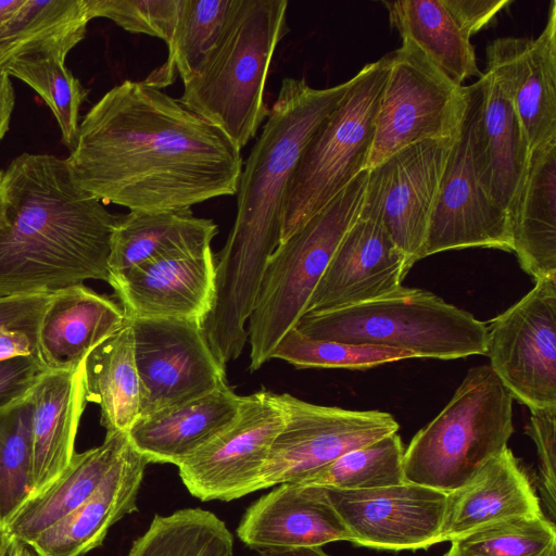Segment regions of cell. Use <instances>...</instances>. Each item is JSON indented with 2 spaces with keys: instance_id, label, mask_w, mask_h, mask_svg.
I'll use <instances>...</instances> for the list:
<instances>
[{
  "instance_id": "cell-1",
  "label": "cell",
  "mask_w": 556,
  "mask_h": 556,
  "mask_svg": "<svg viewBox=\"0 0 556 556\" xmlns=\"http://www.w3.org/2000/svg\"><path fill=\"white\" fill-rule=\"evenodd\" d=\"M76 182L129 211L190 208L237 193L241 149L147 81L109 90L79 124L65 159Z\"/></svg>"
},
{
  "instance_id": "cell-2",
  "label": "cell",
  "mask_w": 556,
  "mask_h": 556,
  "mask_svg": "<svg viewBox=\"0 0 556 556\" xmlns=\"http://www.w3.org/2000/svg\"><path fill=\"white\" fill-rule=\"evenodd\" d=\"M349 85L350 79L316 89L303 78H285L242 167L235 223L215 255L214 304L202 324L224 364L238 358L248 341L247 323L267 262L280 243L283 200L301 153Z\"/></svg>"
},
{
  "instance_id": "cell-3",
  "label": "cell",
  "mask_w": 556,
  "mask_h": 556,
  "mask_svg": "<svg viewBox=\"0 0 556 556\" xmlns=\"http://www.w3.org/2000/svg\"><path fill=\"white\" fill-rule=\"evenodd\" d=\"M119 216L79 187L65 159L16 156L0 179V296L109 282Z\"/></svg>"
},
{
  "instance_id": "cell-4",
  "label": "cell",
  "mask_w": 556,
  "mask_h": 556,
  "mask_svg": "<svg viewBox=\"0 0 556 556\" xmlns=\"http://www.w3.org/2000/svg\"><path fill=\"white\" fill-rule=\"evenodd\" d=\"M287 0H236L213 49L178 101L242 149L268 115L265 85L288 31Z\"/></svg>"
},
{
  "instance_id": "cell-5",
  "label": "cell",
  "mask_w": 556,
  "mask_h": 556,
  "mask_svg": "<svg viewBox=\"0 0 556 556\" xmlns=\"http://www.w3.org/2000/svg\"><path fill=\"white\" fill-rule=\"evenodd\" d=\"M295 328L311 338L393 348L415 358L486 353L485 323L429 291L403 286L368 302L305 313Z\"/></svg>"
},
{
  "instance_id": "cell-6",
  "label": "cell",
  "mask_w": 556,
  "mask_h": 556,
  "mask_svg": "<svg viewBox=\"0 0 556 556\" xmlns=\"http://www.w3.org/2000/svg\"><path fill=\"white\" fill-rule=\"evenodd\" d=\"M513 399L490 365L471 367L445 407L405 448L404 481L444 493L465 485L507 447Z\"/></svg>"
},
{
  "instance_id": "cell-7",
  "label": "cell",
  "mask_w": 556,
  "mask_h": 556,
  "mask_svg": "<svg viewBox=\"0 0 556 556\" xmlns=\"http://www.w3.org/2000/svg\"><path fill=\"white\" fill-rule=\"evenodd\" d=\"M367 180L368 168L269 257L248 320L251 371L270 359L280 340L306 313L337 248L359 215Z\"/></svg>"
},
{
  "instance_id": "cell-8",
  "label": "cell",
  "mask_w": 556,
  "mask_h": 556,
  "mask_svg": "<svg viewBox=\"0 0 556 556\" xmlns=\"http://www.w3.org/2000/svg\"><path fill=\"white\" fill-rule=\"evenodd\" d=\"M390 55L365 65L305 144L283 200L280 243L367 169Z\"/></svg>"
},
{
  "instance_id": "cell-9",
  "label": "cell",
  "mask_w": 556,
  "mask_h": 556,
  "mask_svg": "<svg viewBox=\"0 0 556 556\" xmlns=\"http://www.w3.org/2000/svg\"><path fill=\"white\" fill-rule=\"evenodd\" d=\"M367 168L414 143L453 137L466 108V86L437 71L415 48L389 53Z\"/></svg>"
},
{
  "instance_id": "cell-10",
  "label": "cell",
  "mask_w": 556,
  "mask_h": 556,
  "mask_svg": "<svg viewBox=\"0 0 556 556\" xmlns=\"http://www.w3.org/2000/svg\"><path fill=\"white\" fill-rule=\"evenodd\" d=\"M279 399L286 421L270 447L256 491L302 483L343 454L400 429L386 412L317 405L289 393Z\"/></svg>"
},
{
  "instance_id": "cell-11",
  "label": "cell",
  "mask_w": 556,
  "mask_h": 556,
  "mask_svg": "<svg viewBox=\"0 0 556 556\" xmlns=\"http://www.w3.org/2000/svg\"><path fill=\"white\" fill-rule=\"evenodd\" d=\"M466 108L441 179L424 257L467 248L513 252L510 217L488 192L477 163V84L466 86Z\"/></svg>"
},
{
  "instance_id": "cell-12",
  "label": "cell",
  "mask_w": 556,
  "mask_h": 556,
  "mask_svg": "<svg viewBox=\"0 0 556 556\" xmlns=\"http://www.w3.org/2000/svg\"><path fill=\"white\" fill-rule=\"evenodd\" d=\"M285 421L279 394L260 390L241 395L233 420L177 466L184 485L203 502H229L255 492Z\"/></svg>"
},
{
  "instance_id": "cell-13",
  "label": "cell",
  "mask_w": 556,
  "mask_h": 556,
  "mask_svg": "<svg viewBox=\"0 0 556 556\" xmlns=\"http://www.w3.org/2000/svg\"><path fill=\"white\" fill-rule=\"evenodd\" d=\"M486 328L489 365L513 397L529 409L556 407V276L536 280Z\"/></svg>"
},
{
  "instance_id": "cell-14",
  "label": "cell",
  "mask_w": 556,
  "mask_h": 556,
  "mask_svg": "<svg viewBox=\"0 0 556 556\" xmlns=\"http://www.w3.org/2000/svg\"><path fill=\"white\" fill-rule=\"evenodd\" d=\"M129 321L142 386L141 417L226 383L225 365L211 349L201 324L169 318Z\"/></svg>"
},
{
  "instance_id": "cell-15",
  "label": "cell",
  "mask_w": 556,
  "mask_h": 556,
  "mask_svg": "<svg viewBox=\"0 0 556 556\" xmlns=\"http://www.w3.org/2000/svg\"><path fill=\"white\" fill-rule=\"evenodd\" d=\"M455 135L414 143L368 168L364 204L379 214L410 267L424 258L430 218Z\"/></svg>"
},
{
  "instance_id": "cell-16",
  "label": "cell",
  "mask_w": 556,
  "mask_h": 556,
  "mask_svg": "<svg viewBox=\"0 0 556 556\" xmlns=\"http://www.w3.org/2000/svg\"><path fill=\"white\" fill-rule=\"evenodd\" d=\"M324 491L355 545L400 552L427 549L442 542L447 493L406 481L367 490Z\"/></svg>"
},
{
  "instance_id": "cell-17",
  "label": "cell",
  "mask_w": 556,
  "mask_h": 556,
  "mask_svg": "<svg viewBox=\"0 0 556 556\" xmlns=\"http://www.w3.org/2000/svg\"><path fill=\"white\" fill-rule=\"evenodd\" d=\"M410 266L379 214L363 202L315 288L306 313L338 309L396 291Z\"/></svg>"
},
{
  "instance_id": "cell-18",
  "label": "cell",
  "mask_w": 556,
  "mask_h": 556,
  "mask_svg": "<svg viewBox=\"0 0 556 556\" xmlns=\"http://www.w3.org/2000/svg\"><path fill=\"white\" fill-rule=\"evenodd\" d=\"M127 319H185L203 324L216 291V257L211 248L156 258L108 282Z\"/></svg>"
},
{
  "instance_id": "cell-19",
  "label": "cell",
  "mask_w": 556,
  "mask_h": 556,
  "mask_svg": "<svg viewBox=\"0 0 556 556\" xmlns=\"http://www.w3.org/2000/svg\"><path fill=\"white\" fill-rule=\"evenodd\" d=\"M488 70L508 93L531 151L556 140V2L536 38L504 37L486 47Z\"/></svg>"
},
{
  "instance_id": "cell-20",
  "label": "cell",
  "mask_w": 556,
  "mask_h": 556,
  "mask_svg": "<svg viewBox=\"0 0 556 556\" xmlns=\"http://www.w3.org/2000/svg\"><path fill=\"white\" fill-rule=\"evenodd\" d=\"M236 532L244 545L256 551L351 542V534L324 488L299 483L278 484L253 502Z\"/></svg>"
},
{
  "instance_id": "cell-21",
  "label": "cell",
  "mask_w": 556,
  "mask_h": 556,
  "mask_svg": "<svg viewBox=\"0 0 556 556\" xmlns=\"http://www.w3.org/2000/svg\"><path fill=\"white\" fill-rule=\"evenodd\" d=\"M148 464L129 441L96 491L28 547L36 556H83L99 547L114 523L138 510Z\"/></svg>"
},
{
  "instance_id": "cell-22",
  "label": "cell",
  "mask_w": 556,
  "mask_h": 556,
  "mask_svg": "<svg viewBox=\"0 0 556 556\" xmlns=\"http://www.w3.org/2000/svg\"><path fill=\"white\" fill-rule=\"evenodd\" d=\"M127 321L121 305L84 283L51 294L42 314L36 357L47 371L76 370Z\"/></svg>"
},
{
  "instance_id": "cell-23",
  "label": "cell",
  "mask_w": 556,
  "mask_h": 556,
  "mask_svg": "<svg viewBox=\"0 0 556 556\" xmlns=\"http://www.w3.org/2000/svg\"><path fill=\"white\" fill-rule=\"evenodd\" d=\"M476 84L473 144L480 176L490 195L510 217L531 150L513 102L497 76L486 68Z\"/></svg>"
},
{
  "instance_id": "cell-24",
  "label": "cell",
  "mask_w": 556,
  "mask_h": 556,
  "mask_svg": "<svg viewBox=\"0 0 556 556\" xmlns=\"http://www.w3.org/2000/svg\"><path fill=\"white\" fill-rule=\"evenodd\" d=\"M542 514L529 476L506 447L465 485L447 493L442 542H452L506 519Z\"/></svg>"
},
{
  "instance_id": "cell-25",
  "label": "cell",
  "mask_w": 556,
  "mask_h": 556,
  "mask_svg": "<svg viewBox=\"0 0 556 556\" xmlns=\"http://www.w3.org/2000/svg\"><path fill=\"white\" fill-rule=\"evenodd\" d=\"M85 395L83 364L76 370L43 371L29 391L33 405L30 496L53 482L71 463L86 406Z\"/></svg>"
},
{
  "instance_id": "cell-26",
  "label": "cell",
  "mask_w": 556,
  "mask_h": 556,
  "mask_svg": "<svg viewBox=\"0 0 556 556\" xmlns=\"http://www.w3.org/2000/svg\"><path fill=\"white\" fill-rule=\"evenodd\" d=\"M241 402L227 383L215 390L139 418L127 434L148 463L178 466L237 416Z\"/></svg>"
},
{
  "instance_id": "cell-27",
  "label": "cell",
  "mask_w": 556,
  "mask_h": 556,
  "mask_svg": "<svg viewBox=\"0 0 556 556\" xmlns=\"http://www.w3.org/2000/svg\"><path fill=\"white\" fill-rule=\"evenodd\" d=\"M513 252L534 281L556 276V140L531 151L510 212Z\"/></svg>"
},
{
  "instance_id": "cell-28",
  "label": "cell",
  "mask_w": 556,
  "mask_h": 556,
  "mask_svg": "<svg viewBox=\"0 0 556 556\" xmlns=\"http://www.w3.org/2000/svg\"><path fill=\"white\" fill-rule=\"evenodd\" d=\"M128 443L127 432H106L100 445L75 453L53 482L26 500L3 533L28 546L96 491Z\"/></svg>"
},
{
  "instance_id": "cell-29",
  "label": "cell",
  "mask_w": 556,
  "mask_h": 556,
  "mask_svg": "<svg viewBox=\"0 0 556 556\" xmlns=\"http://www.w3.org/2000/svg\"><path fill=\"white\" fill-rule=\"evenodd\" d=\"M217 225L190 208L121 215L111 238L110 275L168 255L211 248Z\"/></svg>"
},
{
  "instance_id": "cell-30",
  "label": "cell",
  "mask_w": 556,
  "mask_h": 556,
  "mask_svg": "<svg viewBox=\"0 0 556 556\" xmlns=\"http://www.w3.org/2000/svg\"><path fill=\"white\" fill-rule=\"evenodd\" d=\"M402 45L418 50L444 77L457 86L481 77L475 47L443 0L383 2Z\"/></svg>"
},
{
  "instance_id": "cell-31",
  "label": "cell",
  "mask_w": 556,
  "mask_h": 556,
  "mask_svg": "<svg viewBox=\"0 0 556 556\" xmlns=\"http://www.w3.org/2000/svg\"><path fill=\"white\" fill-rule=\"evenodd\" d=\"M83 367L86 401L99 405L101 425L106 432H128L142 409L131 323L127 319L117 332L97 345Z\"/></svg>"
},
{
  "instance_id": "cell-32",
  "label": "cell",
  "mask_w": 556,
  "mask_h": 556,
  "mask_svg": "<svg viewBox=\"0 0 556 556\" xmlns=\"http://www.w3.org/2000/svg\"><path fill=\"white\" fill-rule=\"evenodd\" d=\"M86 0H24L0 26V67L24 54L66 58L86 34Z\"/></svg>"
},
{
  "instance_id": "cell-33",
  "label": "cell",
  "mask_w": 556,
  "mask_h": 556,
  "mask_svg": "<svg viewBox=\"0 0 556 556\" xmlns=\"http://www.w3.org/2000/svg\"><path fill=\"white\" fill-rule=\"evenodd\" d=\"M233 536L214 513L184 508L155 515L126 556H232Z\"/></svg>"
},
{
  "instance_id": "cell-34",
  "label": "cell",
  "mask_w": 556,
  "mask_h": 556,
  "mask_svg": "<svg viewBox=\"0 0 556 556\" xmlns=\"http://www.w3.org/2000/svg\"><path fill=\"white\" fill-rule=\"evenodd\" d=\"M236 0H180L175 34L167 46L166 62L144 81L157 88L168 85L178 72L187 81L217 42Z\"/></svg>"
},
{
  "instance_id": "cell-35",
  "label": "cell",
  "mask_w": 556,
  "mask_h": 556,
  "mask_svg": "<svg viewBox=\"0 0 556 556\" xmlns=\"http://www.w3.org/2000/svg\"><path fill=\"white\" fill-rule=\"evenodd\" d=\"M64 61L52 53H31L12 59L0 70L26 83L45 100L58 122L62 142L72 151L78 136L80 106L88 91Z\"/></svg>"
},
{
  "instance_id": "cell-36",
  "label": "cell",
  "mask_w": 556,
  "mask_h": 556,
  "mask_svg": "<svg viewBox=\"0 0 556 556\" xmlns=\"http://www.w3.org/2000/svg\"><path fill=\"white\" fill-rule=\"evenodd\" d=\"M31 413L29 393L0 408V533L30 496Z\"/></svg>"
},
{
  "instance_id": "cell-37",
  "label": "cell",
  "mask_w": 556,
  "mask_h": 556,
  "mask_svg": "<svg viewBox=\"0 0 556 556\" xmlns=\"http://www.w3.org/2000/svg\"><path fill=\"white\" fill-rule=\"evenodd\" d=\"M405 447L397 432L352 450L302 483L338 490H367L404 482Z\"/></svg>"
},
{
  "instance_id": "cell-38",
  "label": "cell",
  "mask_w": 556,
  "mask_h": 556,
  "mask_svg": "<svg viewBox=\"0 0 556 556\" xmlns=\"http://www.w3.org/2000/svg\"><path fill=\"white\" fill-rule=\"evenodd\" d=\"M444 556H556V529L544 514L515 517L451 542Z\"/></svg>"
},
{
  "instance_id": "cell-39",
  "label": "cell",
  "mask_w": 556,
  "mask_h": 556,
  "mask_svg": "<svg viewBox=\"0 0 556 556\" xmlns=\"http://www.w3.org/2000/svg\"><path fill=\"white\" fill-rule=\"evenodd\" d=\"M271 358L282 359L300 369L343 368L364 370L415 357L408 352L393 348L311 338L294 327L280 340L271 353Z\"/></svg>"
},
{
  "instance_id": "cell-40",
  "label": "cell",
  "mask_w": 556,
  "mask_h": 556,
  "mask_svg": "<svg viewBox=\"0 0 556 556\" xmlns=\"http://www.w3.org/2000/svg\"><path fill=\"white\" fill-rule=\"evenodd\" d=\"M86 7L90 20L105 17L127 31L157 37L168 46L180 0H86Z\"/></svg>"
},
{
  "instance_id": "cell-41",
  "label": "cell",
  "mask_w": 556,
  "mask_h": 556,
  "mask_svg": "<svg viewBox=\"0 0 556 556\" xmlns=\"http://www.w3.org/2000/svg\"><path fill=\"white\" fill-rule=\"evenodd\" d=\"M527 433L533 440L539 457L540 494L554 522L556 517V407L530 409Z\"/></svg>"
},
{
  "instance_id": "cell-42",
  "label": "cell",
  "mask_w": 556,
  "mask_h": 556,
  "mask_svg": "<svg viewBox=\"0 0 556 556\" xmlns=\"http://www.w3.org/2000/svg\"><path fill=\"white\" fill-rule=\"evenodd\" d=\"M51 294L0 296V332L24 331L37 338L40 320Z\"/></svg>"
},
{
  "instance_id": "cell-43",
  "label": "cell",
  "mask_w": 556,
  "mask_h": 556,
  "mask_svg": "<svg viewBox=\"0 0 556 556\" xmlns=\"http://www.w3.org/2000/svg\"><path fill=\"white\" fill-rule=\"evenodd\" d=\"M43 371L35 356L0 362V408L26 396Z\"/></svg>"
},
{
  "instance_id": "cell-44",
  "label": "cell",
  "mask_w": 556,
  "mask_h": 556,
  "mask_svg": "<svg viewBox=\"0 0 556 556\" xmlns=\"http://www.w3.org/2000/svg\"><path fill=\"white\" fill-rule=\"evenodd\" d=\"M464 31L471 37L495 22L508 0H443Z\"/></svg>"
},
{
  "instance_id": "cell-45",
  "label": "cell",
  "mask_w": 556,
  "mask_h": 556,
  "mask_svg": "<svg viewBox=\"0 0 556 556\" xmlns=\"http://www.w3.org/2000/svg\"><path fill=\"white\" fill-rule=\"evenodd\" d=\"M37 338L24 331L3 330L0 332V362L21 356H35Z\"/></svg>"
},
{
  "instance_id": "cell-46",
  "label": "cell",
  "mask_w": 556,
  "mask_h": 556,
  "mask_svg": "<svg viewBox=\"0 0 556 556\" xmlns=\"http://www.w3.org/2000/svg\"><path fill=\"white\" fill-rule=\"evenodd\" d=\"M10 76L0 70V141L9 130L14 108V89Z\"/></svg>"
},
{
  "instance_id": "cell-47",
  "label": "cell",
  "mask_w": 556,
  "mask_h": 556,
  "mask_svg": "<svg viewBox=\"0 0 556 556\" xmlns=\"http://www.w3.org/2000/svg\"><path fill=\"white\" fill-rule=\"evenodd\" d=\"M256 556H329L321 547H298L257 551Z\"/></svg>"
},
{
  "instance_id": "cell-48",
  "label": "cell",
  "mask_w": 556,
  "mask_h": 556,
  "mask_svg": "<svg viewBox=\"0 0 556 556\" xmlns=\"http://www.w3.org/2000/svg\"><path fill=\"white\" fill-rule=\"evenodd\" d=\"M24 0H0V26L23 4Z\"/></svg>"
},
{
  "instance_id": "cell-49",
  "label": "cell",
  "mask_w": 556,
  "mask_h": 556,
  "mask_svg": "<svg viewBox=\"0 0 556 556\" xmlns=\"http://www.w3.org/2000/svg\"><path fill=\"white\" fill-rule=\"evenodd\" d=\"M9 556H33V554L27 545L9 536Z\"/></svg>"
},
{
  "instance_id": "cell-50",
  "label": "cell",
  "mask_w": 556,
  "mask_h": 556,
  "mask_svg": "<svg viewBox=\"0 0 556 556\" xmlns=\"http://www.w3.org/2000/svg\"><path fill=\"white\" fill-rule=\"evenodd\" d=\"M0 556H9V535L5 536L4 542L0 546Z\"/></svg>"
},
{
  "instance_id": "cell-51",
  "label": "cell",
  "mask_w": 556,
  "mask_h": 556,
  "mask_svg": "<svg viewBox=\"0 0 556 556\" xmlns=\"http://www.w3.org/2000/svg\"><path fill=\"white\" fill-rule=\"evenodd\" d=\"M5 536H7V534H5V533H0V546H1V545H2V543L4 542Z\"/></svg>"
},
{
  "instance_id": "cell-52",
  "label": "cell",
  "mask_w": 556,
  "mask_h": 556,
  "mask_svg": "<svg viewBox=\"0 0 556 556\" xmlns=\"http://www.w3.org/2000/svg\"><path fill=\"white\" fill-rule=\"evenodd\" d=\"M2 172H0V179H1Z\"/></svg>"
}]
</instances>
